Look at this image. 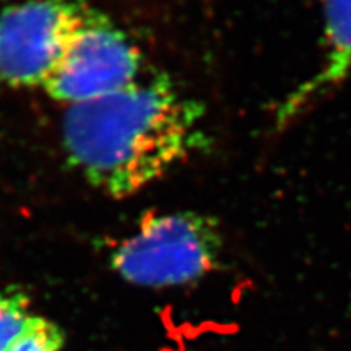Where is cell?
<instances>
[{
    "label": "cell",
    "instance_id": "obj_6",
    "mask_svg": "<svg viewBox=\"0 0 351 351\" xmlns=\"http://www.w3.org/2000/svg\"><path fill=\"white\" fill-rule=\"evenodd\" d=\"M64 333L54 322L32 314L23 332L13 341L8 351H62Z\"/></svg>",
    "mask_w": 351,
    "mask_h": 351
},
{
    "label": "cell",
    "instance_id": "obj_1",
    "mask_svg": "<svg viewBox=\"0 0 351 351\" xmlns=\"http://www.w3.org/2000/svg\"><path fill=\"white\" fill-rule=\"evenodd\" d=\"M204 109L166 77L138 80L90 103L69 106L62 138L69 160L91 186L127 197L207 145Z\"/></svg>",
    "mask_w": 351,
    "mask_h": 351
},
{
    "label": "cell",
    "instance_id": "obj_5",
    "mask_svg": "<svg viewBox=\"0 0 351 351\" xmlns=\"http://www.w3.org/2000/svg\"><path fill=\"white\" fill-rule=\"evenodd\" d=\"M324 19L322 60L313 75L280 103L275 112L276 129L330 95L351 73V0H326Z\"/></svg>",
    "mask_w": 351,
    "mask_h": 351
},
{
    "label": "cell",
    "instance_id": "obj_4",
    "mask_svg": "<svg viewBox=\"0 0 351 351\" xmlns=\"http://www.w3.org/2000/svg\"><path fill=\"white\" fill-rule=\"evenodd\" d=\"M86 8L77 0H26L0 13V85H46Z\"/></svg>",
    "mask_w": 351,
    "mask_h": 351
},
{
    "label": "cell",
    "instance_id": "obj_3",
    "mask_svg": "<svg viewBox=\"0 0 351 351\" xmlns=\"http://www.w3.org/2000/svg\"><path fill=\"white\" fill-rule=\"evenodd\" d=\"M140 64L138 49L127 34L88 7L43 90L67 108L90 103L137 82Z\"/></svg>",
    "mask_w": 351,
    "mask_h": 351
},
{
    "label": "cell",
    "instance_id": "obj_2",
    "mask_svg": "<svg viewBox=\"0 0 351 351\" xmlns=\"http://www.w3.org/2000/svg\"><path fill=\"white\" fill-rule=\"evenodd\" d=\"M221 245L218 221L208 215H153L116 245L111 267L122 280L137 287H181L217 269Z\"/></svg>",
    "mask_w": 351,
    "mask_h": 351
},
{
    "label": "cell",
    "instance_id": "obj_7",
    "mask_svg": "<svg viewBox=\"0 0 351 351\" xmlns=\"http://www.w3.org/2000/svg\"><path fill=\"white\" fill-rule=\"evenodd\" d=\"M32 317L28 300L15 291H0V351H8Z\"/></svg>",
    "mask_w": 351,
    "mask_h": 351
}]
</instances>
